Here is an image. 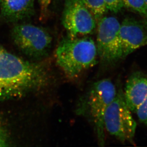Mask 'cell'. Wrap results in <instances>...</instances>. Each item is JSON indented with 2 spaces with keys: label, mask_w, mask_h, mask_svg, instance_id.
<instances>
[{
  "label": "cell",
  "mask_w": 147,
  "mask_h": 147,
  "mask_svg": "<svg viewBox=\"0 0 147 147\" xmlns=\"http://www.w3.org/2000/svg\"><path fill=\"white\" fill-rule=\"evenodd\" d=\"M47 80L44 68L5 50L0 55V101L21 97L42 87Z\"/></svg>",
  "instance_id": "6da1fadb"
},
{
  "label": "cell",
  "mask_w": 147,
  "mask_h": 147,
  "mask_svg": "<svg viewBox=\"0 0 147 147\" xmlns=\"http://www.w3.org/2000/svg\"><path fill=\"white\" fill-rule=\"evenodd\" d=\"M96 43L89 37L64 38L56 51L59 66L69 78H75L97 62Z\"/></svg>",
  "instance_id": "7a4b0ae2"
},
{
  "label": "cell",
  "mask_w": 147,
  "mask_h": 147,
  "mask_svg": "<svg viewBox=\"0 0 147 147\" xmlns=\"http://www.w3.org/2000/svg\"><path fill=\"white\" fill-rule=\"evenodd\" d=\"M117 92L110 80L97 81L91 87L78 109V113L86 116L90 121L100 146L105 144L104 115Z\"/></svg>",
  "instance_id": "3957f363"
},
{
  "label": "cell",
  "mask_w": 147,
  "mask_h": 147,
  "mask_svg": "<svg viewBox=\"0 0 147 147\" xmlns=\"http://www.w3.org/2000/svg\"><path fill=\"white\" fill-rule=\"evenodd\" d=\"M124 97L123 92H117L104 115L105 130L122 142L133 143L137 123Z\"/></svg>",
  "instance_id": "277c9868"
},
{
  "label": "cell",
  "mask_w": 147,
  "mask_h": 147,
  "mask_svg": "<svg viewBox=\"0 0 147 147\" xmlns=\"http://www.w3.org/2000/svg\"><path fill=\"white\" fill-rule=\"evenodd\" d=\"M11 38L16 46L29 57L40 59L47 55L52 37L43 28L31 24H19L13 27Z\"/></svg>",
  "instance_id": "5b68a950"
},
{
  "label": "cell",
  "mask_w": 147,
  "mask_h": 147,
  "mask_svg": "<svg viewBox=\"0 0 147 147\" xmlns=\"http://www.w3.org/2000/svg\"><path fill=\"white\" fill-rule=\"evenodd\" d=\"M96 47L101 63L107 65L122 59L120 24L113 16L103 17L98 22Z\"/></svg>",
  "instance_id": "8992f818"
},
{
  "label": "cell",
  "mask_w": 147,
  "mask_h": 147,
  "mask_svg": "<svg viewBox=\"0 0 147 147\" xmlns=\"http://www.w3.org/2000/svg\"><path fill=\"white\" fill-rule=\"evenodd\" d=\"M62 23L71 37L85 36L94 32L97 22L82 0H65Z\"/></svg>",
  "instance_id": "52a82bcc"
},
{
  "label": "cell",
  "mask_w": 147,
  "mask_h": 147,
  "mask_svg": "<svg viewBox=\"0 0 147 147\" xmlns=\"http://www.w3.org/2000/svg\"><path fill=\"white\" fill-rule=\"evenodd\" d=\"M119 37L123 59L147 45V24L135 18H125L120 24Z\"/></svg>",
  "instance_id": "ba28073f"
},
{
  "label": "cell",
  "mask_w": 147,
  "mask_h": 147,
  "mask_svg": "<svg viewBox=\"0 0 147 147\" xmlns=\"http://www.w3.org/2000/svg\"><path fill=\"white\" fill-rule=\"evenodd\" d=\"M35 0H1L0 17L7 22H16L33 15Z\"/></svg>",
  "instance_id": "9c48e42d"
},
{
  "label": "cell",
  "mask_w": 147,
  "mask_h": 147,
  "mask_svg": "<svg viewBox=\"0 0 147 147\" xmlns=\"http://www.w3.org/2000/svg\"><path fill=\"white\" fill-rule=\"evenodd\" d=\"M123 95L128 107L132 113H136L147 97V78L137 72L131 75L125 85Z\"/></svg>",
  "instance_id": "30bf717a"
},
{
  "label": "cell",
  "mask_w": 147,
  "mask_h": 147,
  "mask_svg": "<svg viewBox=\"0 0 147 147\" xmlns=\"http://www.w3.org/2000/svg\"><path fill=\"white\" fill-rule=\"evenodd\" d=\"M98 22L107 13L108 8L104 0H82Z\"/></svg>",
  "instance_id": "8fae6325"
},
{
  "label": "cell",
  "mask_w": 147,
  "mask_h": 147,
  "mask_svg": "<svg viewBox=\"0 0 147 147\" xmlns=\"http://www.w3.org/2000/svg\"><path fill=\"white\" fill-rule=\"evenodd\" d=\"M124 7L138 13L147 19V8L144 0H122Z\"/></svg>",
  "instance_id": "7c38bea8"
},
{
  "label": "cell",
  "mask_w": 147,
  "mask_h": 147,
  "mask_svg": "<svg viewBox=\"0 0 147 147\" xmlns=\"http://www.w3.org/2000/svg\"><path fill=\"white\" fill-rule=\"evenodd\" d=\"M139 121L147 125V97L136 111Z\"/></svg>",
  "instance_id": "4fadbf2b"
},
{
  "label": "cell",
  "mask_w": 147,
  "mask_h": 147,
  "mask_svg": "<svg viewBox=\"0 0 147 147\" xmlns=\"http://www.w3.org/2000/svg\"><path fill=\"white\" fill-rule=\"evenodd\" d=\"M107 8L110 11L117 13L121 11L124 7L122 0H104Z\"/></svg>",
  "instance_id": "5bb4252c"
},
{
  "label": "cell",
  "mask_w": 147,
  "mask_h": 147,
  "mask_svg": "<svg viewBox=\"0 0 147 147\" xmlns=\"http://www.w3.org/2000/svg\"><path fill=\"white\" fill-rule=\"evenodd\" d=\"M8 136L6 129L0 121V147H7L9 145Z\"/></svg>",
  "instance_id": "9a60e30c"
},
{
  "label": "cell",
  "mask_w": 147,
  "mask_h": 147,
  "mask_svg": "<svg viewBox=\"0 0 147 147\" xmlns=\"http://www.w3.org/2000/svg\"><path fill=\"white\" fill-rule=\"evenodd\" d=\"M51 0H39L40 11L42 15L45 16L47 12Z\"/></svg>",
  "instance_id": "2e32d148"
},
{
  "label": "cell",
  "mask_w": 147,
  "mask_h": 147,
  "mask_svg": "<svg viewBox=\"0 0 147 147\" xmlns=\"http://www.w3.org/2000/svg\"><path fill=\"white\" fill-rule=\"evenodd\" d=\"M4 51H5V50H4V49L1 47V45H0V55H1Z\"/></svg>",
  "instance_id": "e0dca14e"
},
{
  "label": "cell",
  "mask_w": 147,
  "mask_h": 147,
  "mask_svg": "<svg viewBox=\"0 0 147 147\" xmlns=\"http://www.w3.org/2000/svg\"><path fill=\"white\" fill-rule=\"evenodd\" d=\"M145 3V4H146V7H147V0H144Z\"/></svg>",
  "instance_id": "ac0fdd59"
},
{
  "label": "cell",
  "mask_w": 147,
  "mask_h": 147,
  "mask_svg": "<svg viewBox=\"0 0 147 147\" xmlns=\"http://www.w3.org/2000/svg\"><path fill=\"white\" fill-rule=\"evenodd\" d=\"M1 0H0V3H1Z\"/></svg>",
  "instance_id": "d6986e66"
}]
</instances>
